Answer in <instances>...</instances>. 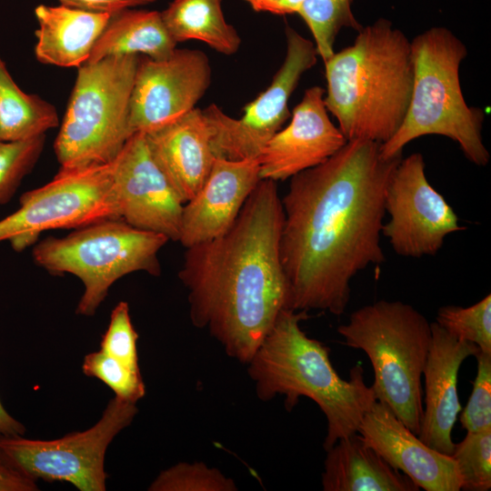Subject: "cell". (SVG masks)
Masks as SVG:
<instances>
[{
  "label": "cell",
  "instance_id": "6da1fadb",
  "mask_svg": "<svg viewBox=\"0 0 491 491\" xmlns=\"http://www.w3.org/2000/svg\"><path fill=\"white\" fill-rule=\"evenodd\" d=\"M402 157L384 158L379 143L351 140L290 178L281 197L280 257L291 309L344 314L352 279L385 261V196Z\"/></svg>",
  "mask_w": 491,
  "mask_h": 491
},
{
  "label": "cell",
  "instance_id": "7a4b0ae2",
  "mask_svg": "<svg viewBox=\"0 0 491 491\" xmlns=\"http://www.w3.org/2000/svg\"><path fill=\"white\" fill-rule=\"evenodd\" d=\"M283 223L276 182L261 179L226 232L186 248L178 273L193 326L243 364L290 308L280 257Z\"/></svg>",
  "mask_w": 491,
  "mask_h": 491
},
{
  "label": "cell",
  "instance_id": "3957f363",
  "mask_svg": "<svg viewBox=\"0 0 491 491\" xmlns=\"http://www.w3.org/2000/svg\"><path fill=\"white\" fill-rule=\"evenodd\" d=\"M357 33L353 45L324 63V102L347 141L383 144L408 109L414 80L411 41L386 18Z\"/></svg>",
  "mask_w": 491,
  "mask_h": 491
},
{
  "label": "cell",
  "instance_id": "277c9868",
  "mask_svg": "<svg viewBox=\"0 0 491 491\" xmlns=\"http://www.w3.org/2000/svg\"><path fill=\"white\" fill-rule=\"evenodd\" d=\"M309 317L305 310L284 309L249 361L247 371L262 401L283 395L288 411L301 396L316 402L327 423L323 443L327 451L339 439L357 432L376 397L372 386L366 384L360 365L350 370L349 380L339 376L330 349L301 329L300 323Z\"/></svg>",
  "mask_w": 491,
  "mask_h": 491
},
{
  "label": "cell",
  "instance_id": "5b68a950",
  "mask_svg": "<svg viewBox=\"0 0 491 491\" xmlns=\"http://www.w3.org/2000/svg\"><path fill=\"white\" fill-rule=\"evenodd\" d=\"M411 55L414 80L408 109L395 135L380 144L381 155L401 156L411 141L438 135L456 142L472 164L487 165L485 112L466 104L460 84V65L467 55L465 44L449 29L434 26L411 41Z\"/></svg>",
  "mask_w": 491,
  "mask_h": 491
},
{
  "label": "cell",
  "instance_id": "8992f818",
  "mask_svg": "<svg viewBox=\"0 0 491 491\" xmlns=\"http://www.w3.org/2000/svg\"><path fill=\"white\" fill-rule=\"evenodd\" d=\"M337 332L347 346L364 351L370 360L376 400L418 436L431 323L409 304L379 300L354 311Z\"/></svg>",
  "mask_w": 491,
  "mask_h": 491
},
{
  "label": "cell",
  "instance_id": "52a82bcc",
  "mask_svg": "<svg viewBox=\"0 0 491 491\" xmlns=\"http://www.w3.org/2000/svg\"><path fill=\"white\" fill-rule=\"evenodd\" d=\"M140 55L78 67L54 150L61 170L110 164L132 135L129 104Z\"/></svg>",
  "mask_w": 491,
  "mask_h": 491
},
{
  "label": "cell",
  "instance_id": "ba28073f",
  "mask_svg": "<svg viewBox=\"0 0 491 491\" xmlns=\"http://www.w3.org/2000/svg\"><path fill=\"white\" fill-rule=\"evenodd\" d=\"M168 241L121 218H110L63 237L49 236L34 246L32 255L35 263L50 274H71L80 279L84 292L75 313L91 316L121 277L134 272L159 276L158 253Z\"/></svg>",
  "mask_w": 491,
  "mask_h": 491
},
{
  "label": "cell",
  "instance_id": "9c48e42d",
  "mask_svg": "<svg viewBox=\"0 0 491 491\" xmlns=\"http://www.w3.org/2000/svg\"><path fill=\"white\" fill-rule=\"evenodd\" d=\"M137 412L136 403L115 396L86 430L53 440L0 436V464L35 482H66L80 491H105L106 450Z\"/></svg>",
  "mask_w": 491,
  "mask_h": 491
},
{
  "label": "cell",
  "instance_id": "30bf717a",
  "mask_svg": "<svg viewBox=\"0 0 491 491\" xmlns=\"http://www.w3.org/2000/svg\"><path fill=\"white\" fill-rule=\"evenodd\" d=\"M19 207L0 220V242L20 252L45 231L80 228L119 218L111 163L75 170H59L45 185L24 193Z\"/></svg>",
  "mask_w": 491,
  "mask_h": 491
},
{
  "label": "cell",
  "instance_id": "8fae6325",
  "mask_svg": "<svg viewBox=\"0 0 491 491\" xmlns=\"http://www.w3.org/2000/svg\"><path fill=\"white\" fill-rule=\"evenodd\" d=\"M286 54L269 86L244 108L240 118L211 105L203 110L215 157L258 158L267 142L289 117L288 101L303 74L316 63L314 42L286 27Z\"/></svg>",
  "mask_w": 491,
  "mask_h": 491
},
{
  "label": "cell",
  "instance_id": "7c38bea8",
  "mask_svg": "<svg viewBox=\"0 0 491 491\" xmlns=\"http://www.w3.org/2000/svg\"><path fill=\"white\" fill-rule=\"evenodd\" d=\"M420 153L400 160L388 183L385 210L389 220L382 235L398 256H435L446 237L465 230L454 209L428 182Z\"/></svg>",
  "mask_w": 491,
  "mask_h": 491
},
{
  "label": "cell",
  "instance_id": "4fadbf2b",
  "mask_svg": "<svg viewBox=\"0 0 491 491\" xmlns=\"http://www.w3.org/2000/svg\"><path fill=\"white\" fill-rule=\"evenodd\" d=\"M211 77L210 61L200 50L175 48L160 60L140 55L129 104L132 135L160 127L195 109Z\"/></svg>",
  "mask_w": 491,
  "mask_h": 491
},
{
  "label": "cell",
  "instance_id": "5bb4252c",
  "mask_svg": "<svg viewBox=\"0 0 491 491\" xmlns=\"http://www.w3.org/2000/svg\"><path fill=\"white\" fill-rule=\"evenodd\" d=\"M111 169L118 217L178 241L185 203L155 158L144 132L128 138Z\"/></svg>",
  "mask_w": 491,
  "mask_h": 491
},
{
  "label": "cell",
  "instance_id": "9a60e30c",
  "mask_svg": "<svg viewBox=\"0 0 491 491\" xmlns=\"http://www.w3.org/2000/svg\"><path fill=\"white\" fill-rule=\"evenodd\" d=\"M325 89L306 90L289 125L276 132L258 157L260 178L285 181L331 157L347 142L330 120Z\"/></svg>",
  "mask_w": 491,
  "mask_h": 491
},
{
  "label": "cell",
  "instance_id": "2e32d148",
  "mask_svg": "<svg viewBox=\"0 0 491 491\" xmlns=\"http://www.w3.org/2000/svg\"><path fill=\"white\" fill-rule=\"evenodd\" d=\"M357 432L388 464L426 491H460L462 478L451 456L424 444L385 403L376 400Z\"/></svg>",
  "mask_w": 491,
  "mask_h": 491
},
{
  "label": "cell",
  "instance_id": "e0dca14e",
  "mask_svg": "<svg viewBox=\"0 0 491 491\" xmlns=\"http://www.w3.org/2000/svg\"><path fill=\"white\" fill-rule=\"evenodd\" d=\"M260 180L258 158L215 157L202 187L184 205L178 241L187 248L226 232Z\"/></svg>",
  "mask_w": 491,
  "mask_h": 491
},
{
  "label": "cell",
  "instance_id": "ac0fdd59",
  "mask_svg": "<svg viewBox=\"0 0 491 491\" xmlns=\"http://www.w3.org/2000/svg\"><path fill=\"white\" fill-rule=\"evenodd\" d=\"M432 338L423 371L425 406L418 438L429 447L451 456L455 443L452 431L461 405L457 377L462 363L480 350L473 343L446 332L431 323Z\"/></svg>",
  "mask_w": 491,
  "mask_h": 491
},
{
  "label": "cell",
  "instance_id": "d6986e66",
  "mask_svg": "<svg viewBox=\"0 0 491 491\" xmlns=\"http://www.w3.org/2000/svg\"><path fill=\"white\" fill-rule=\"evenodd\" d=\"M145 134L155 158L185 204L204 185L215 158L203 110L195 107Z\"/></svg>",
  "mask_w": 491,
  "mask_h": 491
},
{
  "label": "cell",
  "instance_id": "ffe728a7",
  "mask_svg": "<svg viewBox=\"0 0 491 491\" xmlns=\"http://www.w3.org/2000/svg\"><path fill=\"white\" fill-rule=\"evenodd\" d=\"M114 13L95 12L65 5H39L35 9L38 23L35 54L43 64L80 67Z\"/></svg>",
  "mask_w": 491,
  "mask_h": 491
},
{
  "label": "cell",
  "instance_id": "44dd1931",
  "mask_svg": "<svg viewBox=\"0 0 491 491\" xmlns=\"http://www.w3.org/2000/svg\"><path fill=\"white\" fill-rule=\"evenodd\" d=\"M326 452L322 474L325 491H418L416 483L388 464L356 432Z\"/></svg>",
  "mask_w": 491,
  "mask_h": 491
},
{
  "label": "cell",
  "instance_id": "7402d4cb",
  "mask_svg": "<svg viewBox=\"0 0 491 491\" xmlns=\"http://www.w3.org/2000/svg\"><path fill=\"white\" fill-rule=\"evenodd\" d=\"M176 45L163 21L161 12L126 8L113 14L86 63L128 55L165 59L172 55Z\"/></svg>",
  "mask_w": 491,
  "mask_h": 491
},
{
  "label": "cell",
  "instance_id": "603a6c76",
  "mask_svg": "<svg viewBox=\"0 0 491 491\" xmlns=\"http://www.w3.org/2000/svg\"><path fill=\"white\" fill-rule=\"evenodd\" d=\"M223 0H173L161 12L163 21L176 43L200 41L225 55L235 54L241 37L226 22Z\"/></svg>",
  "mask_w": 491,
  "mask_h": 491
},
{
  "label": "cell",
  "instance_id": "cb8c5ba5",
  "mask_svg": "<svg viewBox=\"0 0 491 491\" xmlns=\"http://www.w3.org/2000/svg\"><path fill=\"white\" fill-rule=\"evenodd\" d=\"M59 125L55 105L36 95L24 92L0 56V139L21 141L40 135Z\"/></svg>",
  "mask_w": 491,
  "mask_h": 491
},
{
  "label": "cell",
  "instance_id": "d4e9b609",
  "mask_svg": "<svg viewBox=\"0 0 491 491\" xmlns=\"http://www.w3.org/2000/svg\"><path fill=\"white\" fill-rule=\"evenodd\" d=\"M353 0H304L298 14L307 25L323 62L335 53L334 44L343 27L360 31L363 25L352 12Z\"/></svg>",
  "mask_w": 491,
  "mask_h": 491
},
{
  "label": "cell",
  "instance_id": "484cf974",
  "mask_svg": "<svg viewBox=\"0 0 491 491\" xmlns=\"http://www.w3.org/2000/svg\"><path fill=\"white\" fill-rule=\"evenodd\" d=\"M454 336L473 343L484 353L491 354V296L467 306H444L436 321Z\"/></svg>",
  "mask_w": 491,
  "mask_h": 491
},
{
  "label": "cell",
  "instance_id": "4316f807",
  "mask_svg": "<svg viewBox=\"0 0 491 491\" xmlns=\"http://www.w3.org/2000/svg\"><path fill=\"white\" fill-rule=\"evenodd\" d=\"M451 457L462 478L461 490L491 489V428L467 432L461 442L455 443Z\"/></svg>",
  "mask_w": 491,
  "mask_h": 491
},
{
  "label": "cell",
  "instance_id": "83f0119b",
  "mask_svg": "<svg viewBox=\"0 0 491 491\" xmlns=\"http://www.w3.org/2000/svg\"><path fill=\"white\" fill-rule=\"evenodd\" d=\"M83 373L101 380L115 393V396L136 403L145 395V386L140 369L109 356L102 350L85 356Z\"/></svg>",
  "mask_w": 491,
  "mask_h": 491
},
{
  "label": "cell",
  "instance_id": "f1b7e54d",
  "mask_svg": "<svg viewBox=\"0 0 491 491\" xmlns=\"http://www.w3.org/2000/svg\"><path fill=\"white\" fill-rule=\"evenodd\" d=\"M150 491H235L233 479L203 462H181L162 471L148 486Z\"/></svg>",
  "mask_w": 491,
  "mask_h": 491
},
{
  "label": "cell",
  "instance_id": "f546056e",
  "mask_svg": "<svg viewBox=\"0 0 491 491\" xmlns=\"http://www.w3.org/2000/svg\"><path fill=\"white\" fill-rule=\"evenodd\" d=\"M45 136L13 142L0 139V205L13 198L33 170L43 151Z\"/></svg>",
  "mask_w": 491,
  "mask_h": 491
},
{
  "label": "cell",
  "instance_id": "4dcf8cb0",
  "mask_svg": "<svg viewBox=\"0 0 491 491\" xmlns=\"http://www.w3.org/2000/svg\"><path fill=\"white\" fill-rule=\"evenodd\" d=\"M477 374L468 402L459 422L467 432L491 428V354L479 351L476 356Z\"/></svg>",
  "mask_w": 491,
  "mask_h": 491
},
{
  "label": "cell",
  "instance_id": "1f68e13d",
  "mask_svg": "<svg viewBox=\"0 0 491 491\" xmlns=\"http://www.w3.org/2000/svg\"><path fill=\"white\" fill-rule=\"evenodd\" d=\"M138 334L131 321L129 306L120 301L112 310L106 331L102 336L100 350L139 368L137 354Z\"/></svg>",
  "mask_w": 491,
  "mask_h": 491
},
{
  "label": "cell",
  "instance_id": "d6a6232c",
  "mask_svg": "<svg viewBox=\"0 0 491 491\" xmlns=\"http://www.w3.org/2000/svg\"><path fill=\"white\" fill-rule=\"evenodd\" d=\"M156 0H59L61 5L79 9L115 13L126 8L146 5Z\"/></svg>",
  "mask_w": 491,
  "mask_h": 491
},
{
  "label": "cell",
  "instance_id": "836d02e7",
  "mask_svg": "<svg viewBox=\"0 0 491 491\" xmlns=\"http://www.w3.org/2000/svg\"><path fill=\"white\" fill-rule=\"evenodd\" d=\"M36 482L0 464V491H35Z\"/></svg>",
  "mask_w": 491,
  "mask_h": 491
},
{
  "label": "cell",
  "instance_id": "e575fe53",
  "mask_svg": "<svg viewBox=\"0 0 491 491\" xmlns=\"http://www.w3.org/2000/svg\"><path fill=\"white\" fill-rule=\"evenodd\" d=\"M25 431V426L5 410L0 400V436H24Z\"/></svg>",
  "mask_w": 491,
  "mask_h": 491
},
{
  "label": "cell",
  "instance_id": "d590c367",
  "mask_svg": "<svg viewBox=\"0 0 491 491\" xmlns=\"http://www.w3.org/2000/svg\"><path fill=\"white\" fill-rule=\"evenodd\" d=\"M256 12H268L282 15L285 0H244Z\"/></svg>",
  "mask_w": 491,
  "mask_h": 491
},
{
  "label": "cell",
  "instance_id": "8d00e7d4",
  "mask_svg": "<svg viewBox=\"0 0 491 491\" xmlns=\"http://www.w3.org/2000/svg\"><path fill=\"white\" fill-rule=\"evenodd\" d=\"M304 0H285L282 6V15L296 14Z\"/></svg>",
  "mask_w": 491,
  "mask_h": 491
}]
</instances>
